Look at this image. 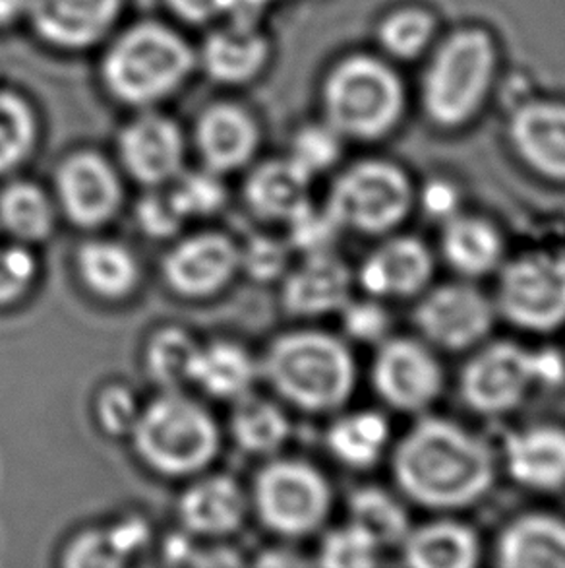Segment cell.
Masks as SVG:
<instances>
[{
    "label": "cell",
    "instance_id": "cell-1",
    "mask_svg": "<svg viewBox=\"0 0 565 568\" xmlns=\"http://www.w3.org/2000/svg\"><path fill=\"white\" fill-rule=\"evenodd\" d=\"M399 491L434 510L466 508L481 500L496 479L489 443L458 423L422 417L391 456Z\"/></svg>",
    "mask_w": 565,
    "mask_h": 568
},
{
    "label": "cell",
    "instance_id": "cell-2",
    "mask_svg": "<svg viewBox=\"0 0 565 568\" xmlns=\"http://www.w3.org/2000/svg\"><path fill=\"white\" fill-rule=\"evenodd\" d=\"M260 377L290 406L306 414L343 407L357 384V363L343 339L321 331L277 336L260 362Z\"/></svg>",
    "mask_w": 565,
    "mask_h": 568
},
{
    "label": "cell",
    "instance_id": "cell-3",
    "mask_svg": "<svg viewBox=\"0 0 565 568\" xmlns=\"http://www.w3.org/2000/svg\"><path fill=\"white\" fill-rule=\"evenodd\" d=\"M131 440L145 468L178 479L199 476L212 466L222 448V430L198 399L183 390H161L142 406Z\"/></svg>",
    "mask_w": 565,
    "mask_h": 568
},
{
    "label": "cell",
    "instance_id": "cell-4",
    "mask_svg": "<svg viewBox=\"0 0 565 568\" xmlns=\"http://www.w3.org/2000/svg\"><path fill=\"white\" fill-rule=\"evenodd\" d=\"M194 67V51L175 30L142 22L109 47L101 77L119 103L147 109L181 90Z\"/></svg>",
    "mask_w": 565,
    "mask_h": 568
},
{
    "label": "cell",
    "instance_id": "cell-5",
    "mask_svg": "<svg viewBox=\"0 0 565 568\" xmlns=\"http://www.w3.org/2000/svg\"><path fill=\"white\" fill-rule=\"evenodd\" d=\"M403 108L398 74L367 54L339 62L323 85L326 123L343 139H382L399 123Z\"/></svg>",
    "mask_w": 565,
    "mask_h": 568
},
{
    "label": "cell",
    "instance_id": "cell-6",
    "mask_svg": "<svg viewBox=\"0 0 565 568\" xmlns=\"http://www.w3.org/2000/svg\"><path fill=\"white\" fill-rule=\"evenodd\" d=\"M496 72V47L486 31L461 30L445 39L428 64L422 100L428 116L443 129L473 119Z\"/></svg>",
    "mask_w": 565,
    "mask_h": 568
},
{
    "label": "cell",
    "instance_id": "cell-7",
    "mask_svg": "<svg viewBox=\"0 0 565 568\" xmlns=\"http://www.w3.org/2000/svg\"><path fill=\"white\" fill-rule=\"evenodd\" d=\"M248 497L261 526L287 539L320 530L333 500L328 479L310 462L276 456L258 469Z\"/></svg>",
    "mask_w": 565,
    "mask_h": 568
},
{
    "label": "cell",
    "instance_id": "cell-8",
    "mask_svg": "<svg viewBox=\"0 0 565 568\" xmlns=\"http://www.w3.org/2000/svg\"><path fill=\"white\" fill-rule=\"evenodd\" d=\"M414 202L413 185L396 163L367 160L351 165L329 189L328 207L341 230L386 235L405 222Z\"/></svg>",
    "mask_w": 565,
    "mask_h": 568
},
{
    "label": "cell",
    "instance_id": "cell-9",
    "mask_svg": "<svg viewBox=\"0 0 565 568\" xmlns=\"http://www.w3.org/2000/svg\"><path fill=\"white\" fill-rule=\"evenodd\" d=\"M496 313L521 331L554 332L565 324V256L533 253L500 270Z\"/></svg>",
    "mask_w": 565,
    "mask_h": 568
},
{
    "label": "cell",
    "instance_id": "cell-10",
    "mask_svg": "<svg viewBox=\"0 0 565 568\" xmlns=\"http://www.w3.org/2000/svg\"><path fill=\"white\" fill-rule=\"evenodd\" d=\"M536 384L535 352L515 342H494L463 367L459 394L476 414L504 415L520 407Z\"/></svg>",
    "mask_w": 565,
    "mask_h": 568
},
{
    "label": "cell",
    "instance_id": "cell-11",
    "mask_svg": "<svg viewBox=\"0 0 565 568\" xmlns=\"http://www.w3.org/2000/svg\"><path fill=\"white\" fill-rule=\"evenodd\" d=\"M496 305L473 284L438 285L414 307L413 323L428 346L459 354L486 339Z\"/></svg>",
    "mask_w": 565,
    "mask_h": 568
},
{
    "label": "cell",
    "instance_id": "cell-12",
    "mask_svg": "<svg viewBox=\"0 0 565 568\" xmlns=\"http://www.w3.org/2000/svg\"><path fill=\"white\" fill-rule=\"evenodd\" d=\"M54 204L80 230H100L115 220L124 186L113 163L92 150L64 158L54 171Z\"/></svg>",
    "mask_w": 565,
    "mask_h": 568
},
{
    "label": "cell",
    "instance_id": "cell-13",
    "mask_svg": "<svg viewBox=\"0 0 565 568\" xmlns=\"http://www.w3.org/2000/svg\"><path fill=\"white\" fill-rule=\"evenodd\" d=\"M376 394L403 414H422L440 398L443 369L427 342L386 338L378 346L372 371Z\"/></svg>",
    "mask_w": 565,
    "mask_h": 568
},
{
    "label": "cell",
    "instance_id": "cell-14",
    "mask_svg": "<svg viewBox=\"0 0 565 568\" xmlns=\"http://www.w3.org/2000/svg\"><path fill=\"white\" fill-rule=\"evenodd\" d=\"M238 272V245L225 233L204 231L176 241L161 261V277L183 300L223 292Z\"/></svg>",
    "mask_w": 565,
    "mask_h": 568
},
{
    "label": "cell",
    "instance_id": "cell-15",
    "mask_svg": "<svg viewBox=\"0 0 565 568\" xmlns=\"http://www.w3.org/2000/svg\"><path fill=\"white\" fill-rule=\"evenodd\" d=\"M116 150L126 175L147 189L171 185L184 171L183 131L160 113H144L126 124Z\"/></svg>",
    "mask_w": 565,
    "mask_h": 568
},
{
    "label": "cell",
    "instance_id": "cell-16",
    "mask_svg": "<svg viewBox=\"0 0 565 568\" xmlns=\"http://www.w3.org/2000/svg\"><path fill=\"white\" fill-rule=\"evenodd\" d=\"M250 497L245 487L225 474H199L176 503V516L191 538L223 539L246 523Z\"/></svg>",
    "mask_w": 565,
    "mask_h": 568
},
{
    "label": "cell",
    "instance_id": "cell-17",
    "mask_svg": "<svg viewBox=\"0 0 565 568\" xmlns=\"http://www.w3.org/2000/svg\"><path fill=\"white\" fill-rule=\"evenodd\" d=\"M123 0H30L31 26L49 45L82 51L97 45L115 26Z\"/></svg>",
    "mask_w": 565,
    "mask_h": 568
},
{
    "label": "cell",
    "instance_id": "cell-18",
    "mask_svg": "<svg viewBox=\"0 0 565 568\" xmlns=\"http://www.w3.org/2000/svg\"><path fill=\"white\" fill-rule=\"evenodd\" d=\"M352 285L351 268L333 251L308 254L282 276V308L297 318L339 313L351 301Z\"/></svg>",
    "mask_w": 565,
    "mask_h": 568
},
{
    "label": "cell",
    "instance_id": "cell-19",
    "mask_svg": "<svg viewBox=\"0 0 565 568\" xmlns=\"http://www.w3.org/2000/svg\"><path fill=\"white\" fill-rule=\"evenodd\" d=\"M434 276V256L421 239L399 235L383 241L360 264L355 282L374 300L421 295Z\"/></svg>",
    "mask_w": 565,
    "mask_h": 568
},
{
    "label": "cell",
    "instance_id": "cell-20",
    "mask_svg": "<svg viewBox=\"0 0 565 568\" xmlns=\"http://www.w3.org/2000/svg\"><path fill=\"white\" fill-rule=\"evenodd\" d=\"M260 126L245 108L215 103L198 116L194 142L204 168L219 175L243 170L260 146Z\"/></svg>",
    "mask_w": 565,
    "mask_h": 568
},
{
    "label": "cell",
    "instance_id": "cell-21",
    "mask_svg": "<svg viewBox=\"0 0 565 568\" xmlns=\"http://www.w3.org/2000/svg\"><path fill=\"white\" fill-rule=\"evenodd\" d=\"M505 469L515 484L531 491H559L565 487V429L535 425L507 435Z\"/></svg>",
    "mask_w": 565,
    "mask_h": 568
},
{
    "label": "cell",
    "instance_id": "cell-22",
    "mask_svg": "<svg viewBox=\"0 0 565 568\" xmlns=\"http://www.w3.org/2000/svg\"><path fill=\"white\" fill-rule=\"evenodd\" d=\"M510 139L531 170L565 183V105L554 101L523 105L512 116Z\"/></svg>",
    "mask_w": 565,
    "mask_h": 568
},
{
    "label": "cell",
    "instance_id": "cell-23",
    "mask_svg": "<svg viewBox=\"0 0 565 568\" xmlns=\"http://www.w3.org/2000/svg\"><path fill=\"white\" fill-rule=\"evenodd\" d=\"M268 39L253 23L240 20L209 33L199 54L207 77L227 85L253 82L268 64Z\"/></svg>",
    "mask_w": 565,
    "mask_h": 568
},
{
    "label": "cell",
    "instance_id": "cell-24",
    "mask_svg": "<svg viewBox=\"0 0 565 568\" xmlns=\"http://www.w3.org/2000/svg\"><path fill=\"white\" fill-rule=\"evenodd\" d=\"M310 183L312 178L289 155L282 160H268L254 168L246 179V206L264 222L287 223L310 204Z\"/></svg>",
    "mask_w": 565,
    "mask_h": 568
},
{
    "label": "cell",
    "instance_id": "cell-25",
    "mask_svg": "<svg viewBox=\"0 0 565 568\" xmlns=\"http://www.w3.org/2000/svg\"><path fill=\"white\" fill-rule=\"evenodd\" d=\"M496 557L505 568H565V520L551 515L515 518L497 538Z\"/></svg>",
    "mask_w": 565,
    "mask_h": 568
},
{
    "label": "cell",
    "instance_id": "cell-26",
    "mask_svg": "<svg viewBox=\"0 0 565 568\" xmlns=\"http://www.w3.org/2000/svg\"><path fill=\"white\" fill-rule=\"evenodd\" d=\"M399 547L407 567L473 568L481 561L476 531L455 520H438L411 528Z\"/></svg>",
    "mask_w": 565,
    "mask_h": 568
},
{
    "label": "cell",
    "instance_id": "cell-27",
    "mask_svg": "<svg viewBox=\"0 0 565 568\" xmlns=\"http://www.w3.org/2000/svg\"><path fill=\"white\" fill-rule=\"evenodd\" d=\"M80 282L103 301H124L138 290L142 270L129 246L107 239H92L76 253Z\"/></svg>",
    "mask_w": 565,
    "mask_h": 568
},
{
    "label": "cell",
    "instance_id": "cell-28",
    "mask_svg": "<svg viewBox=\"0 0 565 568\" xmlns=\"http://www.w3.org/2000/svg\"><path fill=\"white\" fill-rule=\"evenodd\" d=\"M442 254L461 276H486L502 264L504 239L486 220L455 214L443 222Z\"/></svg>",
    "mask_w": 565,
    "mask_h": 568
},
{
    "label": "cell",
    "instance_id": "cell-29",
    "mask_svg": "<svg viewBox=\"0 0 565 568\" xmlns=\"http://www.w3.org/2000/svg\"><path fill=\"white\" fill-rule=\"evenodd\" d=\"M260 378V362L246 347L230 339H215L199 347L194 386L215 399H235L253 392Z\"/></svg>",
    "mask_w": 565,
    "mask_h": 568
},
{
    "label": "cell",
    "instance_id": "cell-30",
    "mask_svg": "<svg viewBox=\"0 0 565 568\" xmlns=\"http://www.w3.org/2000/svg\"><path fill=\"white\" fill-rule=\"evenodd\" d=\"M235 445L250 456L271 458L290 437V422L282 407L254 392L233 402L229 419Z\"/></svg>",
    "mask_w": 565,
    "mask_h": 568
},
{
    "label": "cell",
    "instance_id": "cell-31",
    "mask_svg": "<svg viewBox=\"0 0 565 568\" xmlns=\"http://www.w3.org/2000/svg\"><path fill=\"white\" fill-rule=\"evenodd\" d=\"M54 200L31 181H12L0 191V230L10 241L38 245L56 230Z\"/></svg>",
    "mask_w": 565,
    "mask_h": 568
},
{
    "label": "cell",
    "instance_id": "cell-32",
    "mask_svg": "<svg viewBox=\"0 0 565 568\" xmlns=\"http://www.w3.org/2000/svg\"><path fill=\"white\" fill-rule=\"evenodd\" d=\"M390 445V422L372 409L341 415L326 435L329 453L352 469H368L382 460Z\"/></svg>",
    "mask_w": 565,
    "mask_h": 568
},
{
    "label": "cell",
    "instance_id": "cell-33",
    "mask_svg": "<svg viewBox=\"0 0 565 568\" xmlns=\"http://www.w3.org/2000/svg\"><path fill=\"white\" fill-rule=\"evenodd\" d=\"M198 339L191 332L167 326L152 334L145 346L147 375L163 392H181L194 384V369L199 355Z\"/></svg>",
    "mask_w": 565,
    "mask_h": 568
},
{
    "label": "cell",
    "instance_id": "cell-34",
    "mask_svg": "<svg viewBox=\"0 0 565 568\" xmlns=\"http://www.w3.org/2000/svg\"><path fill=\"white\" fill-rule=\"evenodd\" d=\"M349 523L364 531L376 546L396 547L411 531L407 508L382 487H359L349 497Z\"/></svg>",
    "mask_w": 565,
    "mask_h": 568
},
{
    "label": "cell",
    "instance_id": "cell-35",
    "mask_svg": "<svg viewBox=\"0 0 565 568\" xmlns=\"http://www.w3.org/2000/svg\"><path fill=\"white\" fill-rule=\"evenodd\" d=\"M38 142V119L18 93L0 90V175H8L30 160Z\"/></svg>",
    "mask_w": 565,
    "mask_h": 568
},
{
    "label": "cell",
    "instance_id": "cell-36",
    "mask_svg": "<svg viewBox=\"0 0 565 568\" xmlns=\"http://www.w3.org/2000/svg\"><path fill=\"white\" fill-rule=\"evenodd\" d=\"M222 178L219 173L206 168L199 171H183L171 183L173 186L168 192L186 220L212 217L219 214L229 200V192Z\"/></svg>",
    "mask_w": 565,
    "mask_h": 568
},
{
    "label": "cell",
    "instance_id": "cell-37",
    "mask_svg": "<svg viewBox=\"0 0 565 568\" xmlns=\"http://www.w3.org/2000/svg\"><path fill=\"white\" fill-rule=\"evenodd\" d=\"M434 30V18L428 14L427 10L403 8L383 20L378 39L383 51L391 57L414 59L432 41Z\"/></svg>",
    "mask_w": 565,
    "mask_h": 568
},
{
    "label": "cell",
    "instance_id": "cell-38",
    "mask_svg": "<svg viewBox=\"0 0 565 568\" xmlns=\"http://www.w3.org/2000/svg\"><path fill=\"white\" fill-rule=\"evenodd\" d=\"M380 551L364 531L349 523L321 538L316 562L326 568H370L378 565Z\"/></svg>",
    "mask_w": 565,
    "mask_h": 568
},
{
    "label": "cell",
    "instance_id": "cell-39",
    "mask_svg": "<svg viewBox=\"0 0 565 568\" xmlns=\"http://www.w3.org/2000/svg\"><path fill=\"white\" fill-rule=\"evenodd\" d=\"M341 140L331 124H306L292 136L289 158L314 179L339 162Z\"/></svg>",
    "mask_w": 565,
    "mask_h": 568
},
{
    "label": "cell",
    "instance_id": "cell-40",
    "mask_svg": "<svg viewBox=\"0 0 565 568\" xmlns=\"http://www.w3.org/2000/svg\"><path fill=\"white\" fill-rule=\"evenodd\" d=\"M62 567L70 568H119L126 567L131 559L115 538L111 526L90 528L70 539L62 551Z\"/></svg>",
    "mask_w": 565,
    "mask_h": 568
},
{
    "label": "cell",
    "instance_id": "cell-41",
    "mask_svg": "<svg viewBox=\"0 0 565 568\" xmlns=\"http://www.w3.org/2000/svg\"><path fill=\"white\" fill-rule=\"evenodd\" d=\"M287 227L290 251H298L305 256L333 251V243L343 231L328 207H316L312 202L292 215Z\"/></svg>",
    "mask_w": 565,
    "mask_h": 568
},
{
    "label": "cell",
    "instance_id": "cell-42",
    "mask_svg": "<svg viewBox=\"0 0 565 568\" xmlns=\"http://www.w3.org/2000/svg\"><path fill=\"white\" fill-rule=\"evenodd\" d=\"M290 253L287 241L271 235H254L245 245L238 246V270L258 284H271L287 274Z\"/></svg>",
    "mask_w": 565,
    "mask_h": 568
},
{
    "label": "cell",
    "instance_id": "cell-43",
    "mask_svg": "<svg viewBox=\"0 0 565 568\" xmlns=\"http://www.w3.org/2000/svg\"><path fill=\"white\" fill-rule=\"evenodd\" d=\"M95 422L100 429L113 438H131L138 423L140 406L136 394L124 384H107L95 396Z\"/></svg>",
    "mask_w": 565,
    "mask_h": 568
},
{
    "label": "cell",
    "instance_id": "cell-44",
    "mask_svg": "<svg viewBox=\"0 0 565 568\" xmlns=\"http://www.w3.org/2000/svg\"><path fill=\"white\" fill-rule=\"evenodd\" d=\"M38 280V261L30 246L0 243V308L12 307L23 300Z\"/></svg>",
    "mask_w": 565,
    "mask_h": 568
},
{
    "label": "cell",
    "instance_id": "cell-45",
    "mask_svg": "<svg viewBox=\"0 0 565 568\" xmlns=\"http://www.w3.org/2000/svg\"><path fill=\"white\" fill-rule=\"evenodd\" d=\"M134 217L138 230L153 241L176 237L184 223L188 222L176 206L171 192L163 191V186L150 189V192L140 199Z\"/></svg>",
    "mask_w": 565,
    "mask_h": 568
},
{
    "label": "cell",
    "instance_id": "cell-46",
    "mask_svg": "<svg viewBox=\"0 0 565 568\" xmlns=\"http://www.w3.org/2000/svg\"><path fill=\"white\" fill-rule=\"evenodd\" d=\"M343 331L360 344H382L390 336L391 316L382 303L372 297L367 301H349L341 311Z\"/></svg>",
    "mask_w": 565,
    "mask_h": 568
},
{
    "label": "cell",
    "instance_id": "cell-47",
    "mask_svg": "<svg viewBox=\"0 0 565 568\" xmlns=\"http://www.w3.org/2000/svg\"><path fill=\"white\" fill-rule=\"evenodd\" d=\"M237 0H167L171 12L183 22L204 26L235 10Z\"/></svg>",
    "mask_w": 565,
    "mask_h": 568
},
{
    "label": "cell",
    "instance_id": "cell-48",
    "mask_svg": "<svg viewBox=\"0 0 565 568\" xmlns=\"http://www.w3.org/2000/svg\"><path fill=\"white\" fill-rule=\"evenodd\" d=\"M419 199H421L422 210L430 217H438L442 222H448L458 212L459 194L450 181H442V179H435L434 181L432 179L430 183L424 185Z\"/></svg>",
    "mask_w": 565,
    "mask_h": 568
},
{
    "label": "cell",
    "instance_id": "cell-49",
    "mask_svg": "<svg viewBox=\"0 0 565 568\" xmlns=\"http://www.w3.org/2000/svg\"><path fill=\"white\" fill-rule=\"evenodd\" d=\"M536 357V378L541 386H558L564 383L565 362L556 349H538Z\"/></svg>",
    "mask_w": 565,
    "mask_h": 568
},
{
    "label": "cell",
    "instance_id": "cell-50",
    "mask_svg": "<svg viewBox=\"0 0 565 568\" xmlns=\"http://www.w3.org/2000/svg\"><path fill=\"white\" fill-rule=\"evenodd\" d=\"M305 562L302 559H297L295 555H290V551H281V549L266 551L258 559V565L264 567H292V565H305Z\"/></svg>",
    "mask_w": 565,
    "mask_h": 568
},
{
    "label": "cell",
    "instance_id": "cell-51",
    "mask_svg": "<svg viewBox=\"0 0 565 568\" xmlns=\"http://www.w3.org/2000/svg\"><path fill=\"white\" fill-rule=\"evenodd\" d=\"M30 0H0V26H8L28 12Z\"/></svg>",
    "mask_w": 565,
    "mask_h": 568
}]
</instances>
